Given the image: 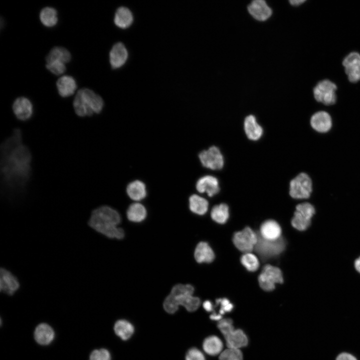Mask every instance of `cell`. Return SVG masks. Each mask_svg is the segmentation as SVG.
Wrapping results in <instances>:
<instances>
[{
	"mask_svg": "<svg viewBox=\"0 0 360 360\" xmlns=\"http://www.w3.org/2000/svg\"><path fill=\"white\" fill-rule=\"evenodd\" d=\"M0 150L4 184L10 189L24 188L30 176L32 154L28 148L22 144L20 129L14 130L2 144Z\"/></svg>",
	"mask_w": 360,
	"mask_h": 360,
	"instance_id": "1",
	"label": "cell"
},
{
	"mask_svg": "<svg viewBox=\"0 0 360 360\" xmlns=\"http://www.w3.org/2000/svg\"><path fill=\"white\" fill-rule=\"evenodd\" d=\"M121 218L118 212L108 206L94 209L91 212L88 224L95 231L110 238L122 239L124 230L118 226Z\"/></svg>",
	"mask_w": 360,
	"mask_h": 360,
	"instance_id": "2",
	"label": "cell"
},
{
	"mask_svg": "<svg viewBox=\"0 0 360 360\" xmlns=\"http://www.w3.org/2000/svg\"><path fill=\"white\" fill-rule=\"evenodd\" d=\"M194 288L190 284H178L172 289L164 302L165 310L170 314L177 311L179 306H184L190 312L196 310L200 304L198 297L194 296Z\"/></svg>",
	"mask_w": 360,
	"mask_h": 360,
	"instance_id": "3",
	"label": "cell"
},
{
	"mask_svg": "<svg viewBox=\"0 0 360 360\" xmlns=\"http://www.w3.org/2000/svg\"><path fill=\"white\" fill-rule=\"evenodd\" d=\"M104 106V102L102 97L87 88L80 90L73 101L74 110L80 117L90 116L94 114H100Z\"/></svg>",
	"mask_w": 360,
	"mask_h": 360,
	"instance_id": "4",
	"label": "cell"
},
{
	"mask_svg": "<svg viewBox=\"0 0 360 360\" xmlns=\"http://www.w3.org/2000/svg\"><path fill=\"white\" fill-rule=\"evenodd\" d=\"M313 190L312 178L305 172L299 173L290 182L288 194L293 200H308L311 198Z\"/></svg>",
	"mask_w": 360,
	"mask_h": 360,
	"instance_id": "5",
	"label": "cell"
},
{
	"mask_svg": "<svg viewBox=\"0 0 360 360\" xmlns=\"http://www.w3.org/2000/svg\"><path fill=\"white\" fill-rule=\"evenodd\" d=\"M198 158L202 167L212 172L220 171L224 166V156L220 149L216 146L202 150L198 153Z\"/></svg>",
	"mask_w": 360,
	"mask_h": 360,
	"instance_id": "6",
	"label": "cell"
},
{
	"mask_svg": "<svg viewBox=\"0 0 360 360\" xmlns=\"http://www.w3.org/2000/svg\"><path fill=\"white\" fill-rule=\"evenodd\" d=\"M258 242L254 249L262 260H266L280 254L286 247L285 240L282 237L274 240L263 238L258 234Z\"/></svg>",
	"mask_w": 360,
	"mask_h": 360,
	"instance_id": "7",
	"label": "cell"
},
{
	"mask_svg": "<svg viewBox=\"0 0 360 360\" xmlns=\"http://www.w3.org/2000/svg\"><path fill=\"white\" fill-rule=\"evenodd\" d=\"M316 213L314 206L310 202H304L296 205L292 219V226L296 230L303 231L311 224V220Z\"/></svg>",
	"mask_w": 360,
	"mask_h": 360,
	"instance_id": "8",
	"label": "cell"
},
{
	"mask_svg": "<svg viewBox=\"0 0 360 360\" xmlns=\"http://www.w3.org/2000/svg\"><path fill=\"white\" fill-rule=\"evenodd\" d=\"M336 84L331 80H320L314 88V98L316 102L324 106L334 105L336 102Z\"/></svg>",
	"mask_w": 360,
	"mask_h": 360,
	"instance_id": "9",
	"label": "cell"
},
{
	"mask_svg": "<svg viewBox=\"0 0 360 360\" xmlns=\"http://www.w3.org/2000/svg\"><path fill=\"white\" fill-rule=\"evenodd\" d=\"M260 288L266 291H272L275 288V284L283 282L282 274L280 270L270 264L266 265L258 278Z\"/></svg>",
	"mask_w": 360,
	"mask_h": 360,
	"instance_id": "10",
	"label": "cell"
},
{
	"mask_svg": "<svg viewBox=\"0 0 360 360\" xmlns=\"http://www.w3.org/2000/svg\"><path fill=\"white\" fill-rule=\"evenodd\" d=\"M232 242L240 251L244 254L250 252L257 243L258 235L250 227H246L242 230L234 233Z\"/></svg>",
	"mask_w": 360,
	"mask_h": 360,
	"instance_id": "11",
	"label": "cell"
},
{
	"mask_svg": "<svg viewBox=\"0 0 360 360\" xmlns=\"http://www.w3.org/2000/svg\"><path fill=\"white\" fill-rule=\"evenodd\" d=\"M333 119L330 113L324 110L314 112L310 119L312 129L318 134H328L333 128Z\"/></svg>",
	"mask_w": 360,
	"mask_h": 360,
	"instance_id": "12",
	"label": "cell"
},
{
	"mask_svg": "<svg viewBox=\"0 0 360 360\" xmlns=\"http://www.w3.org/2000/svg\"><path fill=\"white\" fill-rule=\"evenodd\" d=\"M196 188L198 192L206 193L210 198L218 194L221 190L218 178L212 174H207L200 177L196 182Z\"/></svg>",
	"mask_w": 360,
	"mask_h": 360,
	"instance_id": "13",
	"label": "cell"
},
{
	"mask_svg": "<svg viewBox=\"0 0 360 360\" xmlns=\"http://www.w3.org/2000/svg\"><path fill=\"white\" fill-rule=\"evenodd\" d=\"M342 65L349 80L356 82L360 80V54L354 52L346 56Z\"/></svg>",
	"mask_w": 360,
	"mask_h": 360,
	"instance_id": "14",
	"label": "cell"
},
{
	"mask_svg": "<svg viewBox=\"0 0 360 360\" xmlns=\"http://www.w3.org/2000/svg\"><path fill=\"white\" fill-rule=\"evenodd\" d=\"M243 129L246 138L252 142L260 140L264 136V129L258 122L256 116L250 114L246 116Z\"/></svg>",
	"mask_w": 360,
	"mask_h": 360,
	"instance_id": "15",
	"label": "cell"
},
{
	"mask_svg": "<svg viewBox=\"0 0 360 360\" xmlns=\"http://www.w3.org/2000/svg\"><path fill=\"white\" fill-rule=\"evenodd\" d=\"M12 110L16 117L20 120L26 121L30 120L33 114V106L30 100L24 96L15 100L12 106Z\"/></svg>",
	"mask_w": 360,
	"mask_h": 360,
	"instance_id": "16",
	"label": "cell"
},
{
	"mask_svg": "<svg viewBox=\"0 0 360 360\" xmlns=\"http://www.w3.org/2000/svg\"><path fill=\"white\" fill-rule=\"evenodd\" d=\"M20 283L11 272L2 268L0 272V292L8 295H12L20 288Z\"/></svg>",
	"mask_w": 360,
	"mask_h": 360,
	"instance_id": "17",
	"label": "cell"
},
{
	"mask_svg": "<svg viewBox=\"0 0 360 360\" xmlns=\"http://www.w3.org/2000/svg\"><path fill=\"white\" fill-rule=\"evenodd\" d=\"M128 58V52L124 44L120 42L115 44L110 52L109 60L112 68L116 69L122 66Z\"/></svg>",
	"mask_w": 360,
	"mask_h": 360,
	"instance_id": "18",
	"label": "cell"
},
{
	"mask_svg": "<svg viewBox=\"0 0 360 360\" xmlns=\"http://www.w3.org/2000/svg\"><path fill=\"white\" fill-rule=\"evenodd\" d=\"M260 235L264 239L274 240L281 237L282 230L279 224L274 220L264 222L260 226Z\"/></svg>",
	"mask_w": 360,
	"mask_h": 360,
	"instance_id": "19",
	"label": "cell"
},
{
	"mask_svg": "<svg viewBox=\"0 0 360 360\" xmlns=\"http://www.w3.org/2000/svg\"><path fill=\"white\" fill-rule=\"evenodd\" d=\"M250 14L256 20H265L272 15L271 8L263 0H255L252 1L248 6Z\"/></svg>",
	"mask_w": 360,
	"mask_h": 360,
	"instance_id": "20",
	"label": "cell"
},
{
	"mask_svg": "<svg viewBox=\"0 0 360 360\" xmlns=\"http://www.w3.org/2000/svg\"><path fill=\"white\" fill-rule=\"evenodd\" d=\"M224 337L228 348L240 350V348L246 346L248 343L246 334L240 329L234 328Z\"/></svg>",
	"mask_w": 360,
	"mask_h": 360,
	"instance_id": "21",
	"label": "cell"
},
{
	"mask_svg": "<svg viewBox=\"0 0 360 360\" xmlns=\"http://www.w3.org/2000/svg\"><path fill=\"white\" fill-rule=\"evenodd\" d=\"M56 88L60 96L62 98H68L74 93L77 85L73 77L70 76H64L57 80Z\"/></svg>",
	"mask_w": 360,
	"mask_h": 360,
	"instance_id": "22",
	"label": "cell"
},
{
	"mask_svg": "<svg viewBox=\"0 0 360 360\" xmlns=\"http://www.w3.org/2000/svg\"><path fill=\"white\" fill-rule=\"evenodd\" d=\"M114 23L119 28L124 29L130 27L134 20L132 12L124 6L118 8L114 14Z\"/></svg>",
	"mask_w": 360,
	"mask_h": 360,
	"instance_id": "23",
	"label": "cell"
},
{
	"mask_svg": "<svg viewBox=\"0 0 360 360\" xmlns=\"http://www.w3.org/2000/svg\"><path fill=\"white\" fill-rule=\"evenodd\" d=\"M34 336L36 342L42 345L50 344L54 336L52 328L46 324H41L36 328Z\"/></svg>",
	"mask_w": 360,
	"mask_h": 360,
	"instance_id": "24",
	"label": "cell"
},
{
	"mask_svg": "<svg viewBox=\"0 0 360 360\" xmlns=\"http://www.w3.org/2000/svg\"><path fill=\"white\" fill-rule=\"evenodd\" d=\"M194 258L198 262H211L214 258V254L207 242H201L196 246L194 253Z\"/></svg>",
	"mask_w": 360,
	"mask_h": 360,
	"instance_id": "25",
	"label": "cell"
},
{
	"mask_svg": "<svg viewBox=\"0 0 360 360\" xmlns=\"http://www.w3.org/2000/svg\"><path fill=\"white\" fill-rule=\"evenodd\" d=\"M126 192L132 200L136 201L140 200L146 195V187L144 182L136 180L128 185Z\"/></svg>",
	"mask_w": 360,
	"mask_h": 360,
	"instance_id": "26",
	"label": "cell"
},
{
	"mask_svg": "<svg viewBox=\"0 0 360 360\" xmlns=\"http://www.w3.org/2000/svg\"><path fill=\"white\" fill-rule=\"evenodd\" d=\"M189 206L192 212L198 215H203L208 210V202L204 197L194 194L189 198Z\"/></svg>",
	"mask_w": 360,
	"mask_h": 360,
	"instance_id": "27",
	"label": "cell"
},
{
	"mask_svg": "<svg viewBox=\"0 0 360 360\" xmlns=\"http://www.w3.org/2000/svg\"><path fill=\"white\" fill-rule=\"evenodd\" d=\"M202 347L206 354L210 356H216L221 353L223 344L218 337L212 336L204 340Z\"/></svg>",
	"mask_w": 360,
	"mask_h": 360,
	"instance_id": "28",
	"label": "cell"
},
{
	"mask_svg": "<svg viewBox=\"0 0 360 360\" xmlns=\"http://www.w3.org/2000/svg\"><path fill=\"white\" fill-rule=\"evenodd\" d=\"M212 218L216 222L224 224L229 217V206L224 202L214 206L210 212Z\"/></svg>",
	"mask_w": 360,
	"mask_h": 360,
	"instance_id": "29",
	"label": "cell"
},
{
	"mask_svg": "<svg viewBox=\"0 0 360 360\" xmlns=\"http://www.w3.org/2000/svg\"><path fill=\"white\" fill-rule=\"evenodd\" d=\"M114 330L116 334L122 340H127L132 335L134 328L128 320H120L114 324Z\"/></svg>",
	"mask_w": 360,
	"mask_h": 360,
	"instance_id": "30",
	"label": "cell"
},
{
	"mask_svg": "<svg viewBox=\"0 0 360 360\" xmlns=\"http://www.w3.org/2000/svg\"><path fill=\"white\" fill-rule=\"evenodd\" d=\"M126 216L128 218L131 222H140L146 218V210L141 204L134 203L128 207Z\"/></svg>",
	"mask_w": 360,
	"mask_h": 360,
	"instance_id": "31",
	"label": "cell"
},
{
	"mask_svg": "<svg viewBox=\"0 0 360 360\" xmlns=\"http://www.w3.org/2000/svg\"><path fill=\"white\" fill-rule=\"evenodd\" d=\"M41 22L46 27L52 28L56 26L58 21V13L56 9L52 7L43 8L40 14Z\"/></svg>",
	"mask_w": 360,
	"mask_h": 360,
	"instance_id": "32",
	"label": "cell"
},
{
	"mask_svg": "<svg viewBox=\"0 0 360 360\" xmlns=\"http://www.w3.org/2000/svg\"><path fill=\"white\" fill-rule=\"evenodd\" d=\"M71 58V54L67 49L61 46H56L50 50L46 60H58L66 64L70 61Z\"/></svg>",
	"mask_w": 360,
	"mask_h": 360,
	"instance_id": "33",
	"label": "cell"
},
{
	"mask_svg": "<svg viewBox=\"0 0 360 360\" xmlns=\"http://www.w3.org/2000/svg\"><path fill=\"white\" fill-rule=\"evenodd\" d=\"M242 264L250 272L256 270L260 265L259 261L254 254L248 252L243 254L240 258Z\"/></svg>",
	"mask_w": 360,
	"mask_h": 360,
	"instance_id": "34",
	"label": "cell"
},
{
	"mask_svg": "<svg viewBox=\"0 0 360 360\" xmlns=\"http://www.w3.org/2000/svg\"><path fill=\"white\" fill-rule=\"evenodd\" d=\"M219 360H243L242 354L239 349L228 348L220 354Z\"/></svg>",
	"mask_w": 360,
	"mask_h": 360,
	"instance_id": "35",
	"label": "cell"
},
{
	"mask_svg": "<svg viewBox=\"0 0 360 360\" xmlns=\"http://www.w3.org/2000/svg\"><path fill=\"white\" fill-rule=\"evenodd\" d=\"M66 64L55 60H46V68L52 73L56 75H60L66 70Z\"/></svg>",
	"mask_w": 360,
	"mask_h": 360,
	"instance_id": "36",
	"label": "cell"
},
{
	"mask_svg": "<svg viewBox=\"0 0 360 360\" xmlns=\"http://www.w3.org/2000/svg\"><path fill=\"white\" fill-rule=\"evenodd\" d=\"M218 328L224 336L234 329L232 320L230 318H224L219 320Z\"/></svg>",
	"mask_w": 360,
	"mask_h": 360,
	"instance_id": "37",
	"label": "cell"
},
{
	"mask_svg": "<svg viewBox=\"0 0 360 360\" xmlns=\"http://www.w3.org/2000/svg\"><path fill=\"white\" fill-rule=\"evenodd\" d=\"M90 360H110V354L106 349L96 350L91 353Z\"/></svg>",
	"mask_w": 360,
	"mask_h": 360,
	"instance_id": "38",
	"label": "cell"
},
{
	"mask_svg": "<svg viewBox=\"0 0 360 360\" xmlns=\"http://www.w3.org/2000/svg\"><path fill=\"white\" fill-rule=\"evenodd\" d=\"M186 360H205L204 354L195 348H190L186 356Z\"/></svg>",
	"mask_w": 360,
	"mask_h": 360,
	"instance_id": "39",
	"label": "cell"
},
{
	"mask_svg": "<svg viewBox=\"0 0 360 360\" xmlns=\"http://www.w3.org/2000/svg\"><path fill=\"white\" fill-rule=\"evenodd\" d=\"M216 303L220 305V314H224L225 312H230L233 308V305L227 298H219L216 300Z\"/></svg>",
	"mask_w": 360,
	"mask_h": 360,
	"instance_id": "40",
	"label": "cell"
},
{
	"mask_svg": "<svg viewBox=\"0 0 360 360\" xmlns=\"http://www.w3.org/2000/svg\"><path fill=\"white\" fill-rule=\"evenodd\" d=\"M336 360H357L356 358L352 354L344 352L339 354Z\"/></svg>",
	"mask_w": 360,
	"mask_h": 360,
	"instance_id": "41",
	"label": "cell"
},
{
	"mask_svg": "<svg viewBox=\"0 0 360 360\" xmlns=\"http://www.w3.org/2000/svg\"><path fill=\"white\" fill-rule=\"evenodd\" d=\"M203 307L208 312L213 310V305L210 300H206L203 304Z\"/></svg>",
	"mask_w": 360,
	"mask_h": 360,
	"instance_id": "42",
	"label": "cell"
},
{
	"mask_svg": "<svg viewBox=\"0 0 360 360\" xmlns=\"http://www.w3.org/2000/svg\"><path fill=\"white\" fill-rule=\"evenodd\" d=\"M210 318L212 320L219 321L220 320H222V316L220 314H216L214 313L213 314H212L210 316Z\"/></svg>",
	"mask_w": 360,
	"mask_h": 360,
	"instance_id": "43",
	"label": "cell"
},
{
	"mask_svg": "<svg viewBox=\"0 0 360 360\" xmlns=\"http://www.w3.org/2000/svg\"><path fill=\"white\" fill-rule=\"evenodd\" d=\"M354 267L356 270L360 273V256L354 262Z\"/></svg>",
	"mask_w": 360,
	"mask_h": 360,
	"instance_id": "44",
	"label": "cell"
},
{
	"mask_svg": "<svg viewBox=\"0 0 360 360\" xmlns=\"http://www.w3.org/2000/svg\"><path fill=\"white\" fill-rule=\"evenodd\" d=\"M305 2L304 0H290V2L293 6H298Z\"/></svg>",
	"mask_w": 360,
	"mask_h": 360,
	"instance_id": "45",
	"label": "cell"
}]
</instances>
